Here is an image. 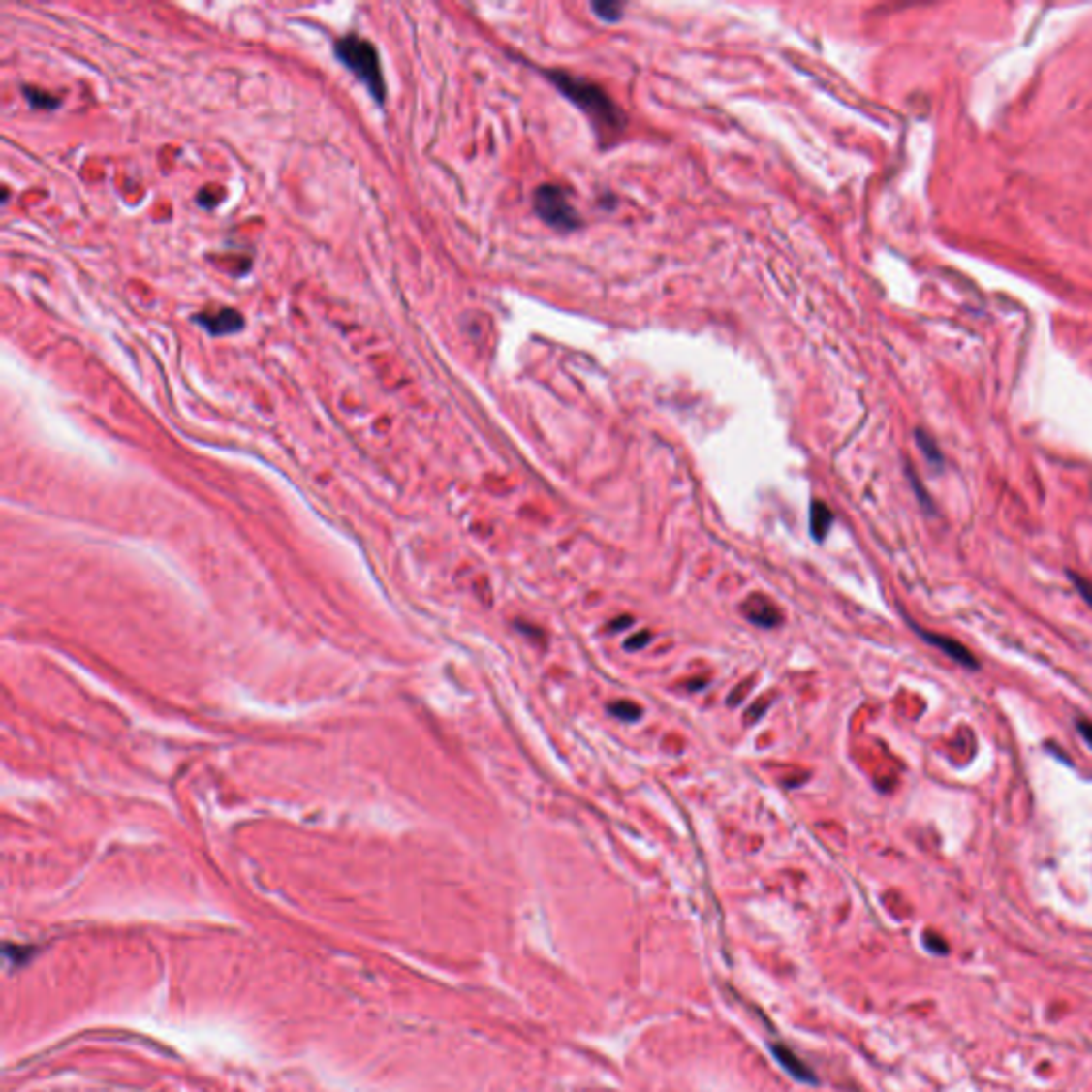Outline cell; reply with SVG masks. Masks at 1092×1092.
<instances>
[{"mask_svg": "<svg viewBox=\"0 0 1092 1092\" xmlns=\"http://www.w3.org/2000/svg\"><path fill=\"white\" fill-rule=\"evenodd\" d=\"M548 79L555 83V88L564 94L566 99L577 105L580 111H585L593 126L600 133H619L623 126V113L617 105L604 92L600 86L585 79H578L564 71H550Z\"/></svg>", "mask_w": 1092, "mask_h": 1092, "instance_id": "1", "label": "cell"}, {"mask_svg": "<svg viewBox=\"0 0 1092 1092\" xmlns=\"http://www.w3.org/2000/svg\"><path fill=\"white\" fill-rule=\"evenodd\" d=\"M335 54L350 71L355 73L359 81L363 83L378 103L385 101L383 65H380V56L376 47L369 44L367 39L359 35H348L344 39H339L335 44Z\"/></svg>", "mask_w": 1092, "mask_h": 1092, "instance_id": "2", "label": "cell"}, {"mask_svg": "<svg viewBox=\"0 0 1092 1092\" xmlns=\"http://www.w3.org/2000/svg\"><path fill=\"white\" fill-rule=\"evenodd\" d=\"M534 207L536 214L543 218L548 227H553L557 231H575L580 227V216L577 214L575 205L570 203V197L564 188L553 184H545L536 188Z\"/></svg>", "mask_w": 1092, "mask_h": 1092, "instance_id": "3", "label": "cell"}, {"mask_svg": "<svg viewBox=\"0 0 1092 1092\" xmlns=\"http://www.w3.org/2000/svg\"><path fill=\"white\" fill-rule=\"evenodd\" d=\"M916 632H918V634L921 636V639H924L928 644L937 646V649H939L941 653H946V655L950 657V660H953L956 664H960V666H964V668H971V671H975V668H980L978 660H975V655H973L962 642L953 640V639H948V636H939V634H932V632H926V630H920V628H916Z\"/></svg>", "mask_w": 1092, "mask_h": 1092, "instance_id": "4", "label": "cell"}, {"mask_svg": "<svg viewBox=\"0 0 1092 1092\" xmlns=\"http://www.w3.org/2000/svg\"><path fill=\"white\" fill-rule=\"evenodd\" d=\"M197 321L203 325L211 335H229L235 333L243 327V316L233 310V307H220L216 312H205L197 316Z\"/></svg>", "mask_w": 1092, "mask_h": 1092, "instance_id": "5", "label": "cell"}, {"mask_svg": "<svg viewBox=\"0 0 1092 1092\" xmlns=\"http://www.w3.org/2000/svg\"><path fill=\"white\" fill-rule=\"evenodd\" d=\"M832 527V511L822 502H815L811 506V534L815 540H824L828 529Z\"/></svg>", "mask_w": 1092, "mask_h": 1092, "instance_id": "6", "label": "cell"}, {"mask_svg": "<svg viewBox=\"0 0 1092 1092\" xmlns=\"http://www.w3.org/2000/svg\"><path fill=\"white\" fill-rule=\"evenodd\" d=\"M775 1056H777V1060L781 1063V1067L786 1069L792 1077L804 1079V1081H811V1079H813V1076L809 1074V1069L804 1067V1065L800 1063V1060H798L796 1056H794L792 1052H788V1049L777 1047V1049H775Z\"/></svg>", "mask_w": 1092, "mask_h": 1092, "instance_id": "7", "label": "cell"}, {"mask_svg": "<svg viewBox=\"0 0 1092 1092\" xmlns=\"http://www.w3.org/2000/svg\"><path fill=\"white\" fill-rule=\"evenodd\" d=\"M747 617H749L751 621H754L756 625H764V628H772V625L777 623L779 614H777L775 608L770 607L768 602L760 600L758 607H749V608H747Z\"/></svg>", "mask_w": 1092, "mask_h": 1092, "instance_id": "8", "label": "cell"}, {"mask_svg": "<svg viewBox=\"0 0 1092 1092\" xmlns=\"http://www.w3.org/2000/svg\"><path fill=\"white\" fill-rule=\"evenodd\" d=\"M591 12L600 19H607V22H619L623 16V7L619 3H610L608 0V3H593Z\"/></svg>", "mask_w": 1092, "mask_h": 1092, "instance_id": "9", "label": "cell"}, {"mask_svg": "<svg viewBox=\"0 0 1092 1092\" xmlns=\"http://www.w3.org/2000/svg\"><path fill=\"white\" fill-rule=\"evenodd\" d=\"M608 710H610V713H612L614 717L625 719V721H634V719H639V717L642 715V710H640L639 706H636V704H632V702H612V704L608 706Z\"/></svg>", "mask_w": 1092, "mask_h": 1092, "instance_id": "10", "label": "cell"}, {"mask_svg": "<svg viewBox=\"0 0 1092 1092\" xmlns=\"http://www.w3.org/2000/svg\"><path fill=\"white\" fill-rule=\"evenodd\" d=\"M1069 578H1071V582H1074V585H1076V589H1077V593L1081 596V600H1084V602L1088 604V607L1092 608V582L1086 580V578H1081L1079 575H1076V572H1069Z\"/></svg>", "mask_w": 1092, "mask_h": 1092, "instance_id": "11", "label": "cell"}, {"mask_svg": "<svg viewBox=\"0 0 1092 1092\" xmlns=\"http://www.w3.org/2000/svg\"><path fill=\"white\" fill-rule=\"evenodd\" d=\"M1077 733H1079L1081 738H1084V743L1088 745V749H1092V721L1079 719L1077 721Z\"/></svg>", "mask_w": 1092, "mask_h": 1092, "instance_id": "12", "label": "cell"}, {"mask_svg": "<svg viewBox=\"0 0 1092 1092\" xmlns=\"http://www.w3.org/2000/svg\"><path fill=\"white\" fill-rule=\"evenodd\" d=\"M649 639H651L649 632L639 634V636H632V639H630L628 642H625V646H628L630 651H636V649H640V646H644L646 642H649Z\"/></svg>", "mask_w": 1092, "mask_h": 1092, "instance_id": "13", "label": "cell"}]
</instances>
